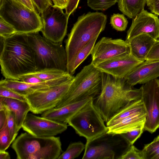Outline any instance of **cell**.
<instances>
[{"mask_svg":"<svg viewBox=\"0 0 159 159\" xmlns=\"http://www.w3.org/2000/svg\"><path fill=\"white\" fill-rule=\"evenodd\" d=\"M0 55L1 72L6 78L20 80L36 70L34 55L26 34L16 33L3 38Z\"/></svg>","mask_w":159,"mask_h":159,"instance_id":"6da1fadb","label":"cell"},{"mask_svg":"<svg viewBox=\"0 0 159 159\" xmlns=\"http://www.w3.org/2000/svg\"><path fill=\"white\" fill-rule=\"evenodd\" d=\"M102 88L93 103L106 123L131 101L140 99V89H133L124 78L101 72Z\"/></svg>","mask_w":159,"mask_h":159,"instance_id":"7a4b0ae2","label":"cell"},{"mask_svg":"<svg viewBox=\"0 0 159 159\" xmlns=\"http://www.w3.org/2000/svg\"><path fill=\"white\" fill-rule=\"evenodd\" d=\"M107 16L102 12H89L79 16L66 40V70L81 49L105 29Z\"/></svg>","mask_w":159,"mask_h":159,"instance_id":"3957f363","label":"cell"},{"mask_svg":"<svg viewBox=\"0 0 159 159\" xmlns=\"http://www.w3.org/2000/svg\"><path fill=\"white\" fill-rule=\"evenodd\" d=\"M17 159H57L62 152L59 137L22 133L13 142Z\"/></svg>","mask_w":159,"mask_h":159,"instance_id":"277c9868","label":"cell"},{"mask_svg":"<svg viewBox=\"0 0 159 159\" xmlns=\"http://www.w3.org/2000/svg\"><path fill=\"white\" fill-rule=\"evenodd\" d=\"M26 34L34 55L36 70L55 69L67 72L66 53L62 42L51 41L39 32Z\"/></svg>","mask_w":159,"mask_h":159,"instance_id":"5b68a950","label":"cell"},{"mask_svg":"<svg viewBox=\"0 0 159 159\" xmlns=\"http://www.w3.org/2000/svg\"><path fill=\"white\" fill-rule=\"evenodd\" d=\"M102 88L101 72L91 63L74 77L70 88L55 108L90 98H95Z\"/></svg>","mask_w":159,"mask_h":159,"instance_id":"8992f818","label":"cell"},{"mask_svg":"<svg viewBox=\"0 0 159 159\" xmlns=\"http://www.w3.org/2000/svg\"><path fill=\"white\" fill-rule=\"evenodd\" d=\"M0 17L11 25L17 33L39 32L43 27L37 11L31 10L15 0H0Z\"/></svg>","mask_w":159,"mask_h":159,"instance_id":"52a82bcc","label":"cell"},{"mask_svg":"<svg viewBox=\"0 0 159 159\" xmlns=\"http://www.w3.org/2000/svg\"><path fill=\"white\" fill-rule=\"evenodd\" d=\"M92 98L67 122L76 134L85 138L86 142L107 133L108 128Z\"/></svg>","mask_w":159,"mask_h":159,"instance_id":"ba28073f","label":"cell"},{"mask_svg":"<svg viewBox=\"0 0 159 159\" xmlns=\"http://www.w3.org/2000/svg\"><path fill=\"white\" fill-rule=\"evenodd\" d=\"M130 146L121 134L106 133L85 144L82 159H120Z\"/></svg>","mask_w":159,"mask_h":159,"instance_id":"9c48e42d","label":"cell"},{"mask_svg":"<svg viewBox=\"0 0 159 159\" xmlns=\"http://www.w3.org/2000/svg\"><path fill=\"white\" fill-rule=\"evenodd\" d=\"M74 76L61 84L36 91L25 96L30 111L35 114L55 108L68 92Z\"/></svg>","mask_w":159,"mask_h":159,"instance_id":"30bf717a","label":"cell"},{"mask_svg":"<svg viewBox=\"0 0 159 159\" xmlns=\"http://www.w3.org/2000/svg\"><path fill=\"white\" fill-rule=\"evenodd\" d=\"M43 36L55 43L62 41L66 35L69 16L63 9L51 6L41 14Z\"/></svg>","mask_w":159,"mask_h":159,"instance_id":"8fae6325","label":"cell"},{"mask_svg":"<svg viewBox=\"0 0 159 159\" xmlns=\"http://www.w3.org/2000/svg\"><path fill=\"white\" fill-rule=\"evenodd\" d=\"M141 100L146 112L144 130L151 133L159 128V84L156 78L140 87Z\"/></svg>","mask_w":159,"mask_h":159,"instance_id":"7c38bea8","label":"cell"},{"mask_svg":"<svg viewBox=\"0 0 159 159\" xmlns=\"http://www.w3.org/2000/svg\"><path fill=\"white\" fill-rule=\"evenodd\" d=\"M129 53V45L126 40L103 37L93 49L91 63L95 65L118 56Z\"/></svg>","mask_w":159,"mask_h":159,"instance_id":"4fadbf2b","label":"cell"},{"mask_svg":"<svg viewBox=\"0 0 159 159\" xmlns=\"http://www.w3.org/2000/svg\"><path fill=\"white\" fill-rule=\"evenodd\" d=\"M24 130L39 137L55 136L65 131L67 124L60 123L28 113L23 124Z\"/></svg>","mask_w":159,"mask_h":159,"instance_id":"5bb4252c","label":"cell"},{"mask_svg":"<svg viewBox=\"0 0 159 159\" xmlns=\"http://www.w3.org/2000/svg\"><path fill=\"white\" fill-rule=\"evenodd\" d=\"M147 34L159 40V18L158 16L144 9L133 19L127 32L126 41L138 35Z\"/></svg>","mask_w":159,"mask_h":159,"instance_id":"9a60e30c","label":"cell"},{"mask_svg":"<svg viewBox=\"0 0 159 159\" xmlns=\"http://www.w3.org/2000/svg\"><path fill=\"white\" fill-rule=\"evenodd\" d=\"M143 61L136 59L129 53L118 56L94 66L101 72L116 77L124 78Z\"/></svg>","mask_w":159,"mask_h":159,"instance_id":"2e32d148","label":"cell"},{"mask_svg":"<svg viewBox=\"0 0 159 159\" xmlns=\"http://www.w3.org/2000/svg\"><path fill=\"white\" fill-rule=\"evenodd\" d=\"M73 77L68 73L54 80L35 84H28L18 80L5 79L0 81V86L10 89L24 96L36 91L53 86L66 82Z\"/></svg>","mask_w":159,"mask_h":159,"instance_id":"e0dca14e","label":"cell"},{"mask_svg":"<svg viewBox=\"0 0 159 159\" xmlns=\"http://www.w3.org/2000/svg\"><path fill=\"white\" fill-rule=\"evenodd\" d=\"M159 77V60H146L127 74L124 78L133 87L137 84H144Z\"/></svg>","mask_w":159,"mask_h":159,"instance_id":"ac0fdd59","label":"cell"},{"mask_svg":"<svg viewBox=\"0 0 159 159\" xmlns=\"http://www.w3.org/2000/svg\"><path fill=\"white\" fill-rule=\"evenodd\" d=\"M91 98L72 103L59 108L51 109L42 113L41 116L57 122L67 124L69 119Z\"/></svg>","mask_w":159,"mask_h":159,"instance_id":"d6986e66","label":"cell"},{"mask_svg":"<svg viewBox=\"0 0 159 159\" xmlns=\"http://www.w3.org/2000/svg\"><path fill=\"white\" fill-rule=\"evenodd\" d=\"M156 40L147 34H142L126 41L129 45L130 54L136 59L144 61Z\"/></svg>","mask_w":159,"mask_h":159,"instance_id":"ffe728a7","label":"cell"},{"mask_svg":"<svg viewBox=\"0 0 159 159\" xmlns=\"http://www.w3.org/2000/svg\"><path fill=\"white\" fill-rule=\"evenodd\" d=\"M0 102L4 105L5 110H8L13 112L18 133L22 128L28 112L30 111L29 104L27 101L2 96H0Z\"/></svg>","mask_w":159,"mask_h":159,"instance_id":"44dd1931","label":"cell"},{"mask_svg":"<svg viewBox=\"0 0 159 159\" xmlns=\"http://www.w3.org/2000/svg\"><path fill=\"white\" fill-rule=\"evenodd\" d=\"M146 113L135 115L124 118L117 123L107 127L108 133L121 134L144 125Z\"/></svg>","mask_w":159,"mask_h":159,"instance_id":"7402d4cb","label":"cell"},{"mask_svg":"<svg viewBox=\"0 0 159 159\" xmlns=\"http://www.w3.org/2000/svg\"><path fill=\"white\" fill-rule=\"evenodd\" d=\"M144 113L146 112L141 99L131 101L107 122L106 126L109 127L126 118Z\"/></svg>","mask_w":159,"mask_h":159,"instance_id":"603a6c76","label":"cell"},{"mask_svg":"<svg viewBox=\"0 0 159 159\" xmlns=\"http://www.w3.org/2000/svg\"><path fill=\"white\" fill-rule=\"evenodd\" d=\"M146 0H118V9L130 19H133L144 9Z\"/></svg>","mask_w":159,"mask_h":159,"instance_id":"cb8c5ba5","label":"cell"},{"mask_svg":"<svg viewBox=\"0 0 159 159\" xmlns=\"http://www.w3.org/2000/svg\"><path fill=\"white\" fill-rule=\"evenodd\" d=\"M98 38H95L88 43L77 55L67 72L73 76L79 65L91 54Z\"/></svg>","mask_w":159,"mask_h":159,"instance_id":"d4e9b609","label":"cell"},{"mask_svg":"<svg viewBox=\"0 0 159 159\" xmlns=\"http://www.w3.org/2000/svg\"><path fill=\"white\" fill-rule=\"evenodd\" d=\"M68 73L67 72L60 70L50 69L36 70L28 74L36 76L44 81H47L59 78Z\"/></svg>","mask_w":159,"mask_h":159,"instance_id":"484cf974","label":"cell"},{"mask_svg":"<svg viewBox=\"0 0 159 159\" xmlns=\"http://www.w3.org/2000/svg\"><path fill=\"white\" fill-rule=\"evenodd\" d=\"M85 148V145L81 142L70 143L66 150L61 154L57 159H73L78 157Z\"/></svg>","mask_w":159,"mask_h":159,"instance_id":"4316f807","label":"cell"},{"mask_svg":"<svg viewBox=\"0 0 159 159\" xmlns=\"http://www.w3.org/2000/svg\"><path fill=\"white\" fill-rule=\"evenodd\" d=\"M142 151L144 159H159V139L156 137L150 143L145 145Z\"/></svg>","mask_w":159,"mask_h":159,"instance_id":"83f0119b","label":"cell"},{"mask_svg":"<svg viewBox=\"0 0 159 159\" xmlns=\"http://www.w3.org/2000/svg\"><path fill=\"white\" fill-rule=\"evenodd\" d=\"M128 23L123 14H113L110 18V24L114 29L118 31H125Z\"/></svg>","mask_w":159,"mask_h":159,"instance_id":"f1b7e54d","label":"cell"},{"mask_svg":"<svg viewBox=\"0 0 159 159\" xmlns=\"http://www.w3.org/2000/svg\"><path fill=\"white\" fill-rule=\"evenodd\" d=\"M118 0H87L88 6L91 9L104 11L117 2Z\"/></svg>","mask_w":159,"mask_h":159,"instance_id":"f546056e","label":"cell"},{"mask_svg":"<svg viewBox=\"0 0 159 159\" xmlns=\"http://www.w3.org/2000/svg\"><path fill=\"white\" fill-rule=\"evenodd\" d=\"M11 143L10 134L6 119L3 126L0 129V151H6Z\"/></svg>","mask_w":159,"mask_h":159,"instance_id":"4dcf8cb0","label":"cell"},{"mask_svg":"<svg viewBox=\"0 0 159 159\" xmlns=\"http://www.w3.org/2000/svg\"><path fill=\"white\" fill-rule=\"evenodd\" d=\"M4 111L6 115L7 125L10 133L12 143L15 139L18 134L15 118L12 111L7 109Z\"/></svg>","mask_w":159,"mask_h":159,"instance_id":"1f68e13d","label":"cell"},{"mask_svg":"<svg viewBox=\"0 0 159 159\" xmlns=\"http://www.w3.org/2000/svg\"><path fill=\"white\" fill-rule=\"evenodd\" d=\"M144 125L121 134L130 146L133 145L139 138L144 130Z\"/></svg>","mask_w":159,"mask_h":159,"instance_id":"d6a6232c","label":"cell"},{"mask_svg":"<svg viewBox=\"0 0 159 159\" xmlns=\"http://www.w3.org/2000/svg\"><path fill=\"white\" fill-rule=\"evenodd\" d=\"M120 159H144V157L142 150H139L133 145L129 147Z\"/></svg>","mask_w":159,"mask_h":159,"instance_id":"836d02e7","label":"cell"},{"mask_svg":"<svg viewBox=\"0 0 159 159\" xmlns=\"http://www.w3.org/2000/svg\"><path fill=\"white\" fill-rule=\"evenodd\" d=\"M16 32L10 24L0 17V36L3 38L11 36Z\"/></svg>","mask_w":159,"mask_h":159,"instance_id":"e575fe53","label":"cell"},{"mask_svg":"<svg viewBox=\"0 0 159 159\" xmlns=\"http://www.w3.org/2000/svg\"><path fill=\"white\" fill-rule=\"evenodd\" d=\"M0 96L27 101L25 96L21 95L12 90L0 86Z\"/></svg>","mask_w":159,"mask_h":159,"instance_id":"d590c367","label":"cell"},{"mask_svg":"<svg viewBox=\"0 0 159 159\" xmlns=\"http://www.w3.org/2000/svg\"><path fill=\"white\" fill-rule=\"evenodd\" d=\"M39 14L53 5L51 0H32Z\"/></svg>","mask_w":159,"mask_h":159,"instance_id":"8d00e7d4","label":"cell"},{"mask_svg":"<svg viewBox=\"0 0 159 159\" xmlns=\"http://www.w3.org/2000/svg\"><path fill=\"white\" fill-rule=\"evenodd\" d=\"M146 60H159V40H156L148 53Z\"/></svg>","mask_w":159,"mask_h":159,"instance_id":"74e56055","label":"cell"},{"mask_svg":"<svg viewBox=\"0 0 159 159\" xmlns=\"http://www.w3.org/2000/svg\"><path fill=\"white\" fill-rule=\"evenodd\" d=\"M19 80L25 83L31 84L39 83L46 81L36 76L29 74L22 76Z\"/></svg>","mask_w":159,"mask_h":159,"instance_id":"f35d334b","label":"cell"},{"mask_svg":"<svg viewBox=\"0 0 159 159\" xmlns=\"http://www.w3.org/2000/svg\"><path fill=\"white\" fill-rule=\"evenodd\" d=\"M146 4L152 13L159 16V0H146Z\"/></svg>","mask_w":159,"mask_h":159,"instance_id":"ab89813d","label":"cell"},{"mask_svg":"<svg viewBox=\"0 0 159 159\" xmlns=\"http://www.w3.org/2000/svg\"><path fill=\"white\" fill-rule=\"evenodd\" d=\"M79 1L80 0H70L67 6L65 9L66 13L70 16L77 8Z\"/></svg>","mask_w":159,"mask_h":159,"instance_id":"60d3db41","label":"cell"},{"mask_svg":"<svg viewBox=\"0 0 159 159\" xmlns=\"http://www.w3.org/2000/svg\"><path fill=\"white\" fill-rule=\"evenodd\" d=\"M53 3V6L62 9H65L67 6L70 0H51Z\"/></svg>","mask_w":159,"mask_h":159,"instance_id":"b9f144b4","label":"cell"},{"mask_svg":"<svg viewBox=\"0 0 159 159\" xmlns=\"http://www.w3.org/2000/svg\"><path fill=\"white\" fill-rule=\"evenodd\" d=\"M30 9L33 11H37V9L32 0H15Z\"/></svg>","mask_w":159,"mask_h":159,"instance_id":"7bdbcfd3","label":"cell"},{"mask_svg":"<svg viewBox=\"0 0 159 159\" xmlns=\"http://www.w3.org/2000/svg\"><path fill=\"white\" fill-rule=\"evenodd\" d=\"M6 119V115L5 111H0V129L3 126Z\"/></svg>","mask_w":159,"mask_h":159,"instance_id":"ee69618b","label":"cell"},{"mask_svg":"<svg viewBox=\"0 0 159 159\" xmlns=\"http://www.w3.org/2000/svg\"><path fill=\"white\" fill-rule=\"evenodd\" d=\"M10 155L5 151H0V159H10Z\"/></svg>","mask_w":159,"mask_h":159,"instance_id":"f6af8a7d","label":"cell"},{"mask_svg":"<svg viewBox=\"0 0 159 159\" xmlns=\"http://www.w3.org/2000/svg\"><path fill=\"white\" fill-rule=\"evenodd\" d=\"M5 108L4 105L1 102H0V111L4 110Z\"/></svg>","mask_w":159,"mask_h":159,"instance_id":"bcb514c9","label":"cell"},{"mask_svg":"<svg viewBox=\"0 0 159 159\" xmlns=\"http://www.w3.org/2000/svg\"><path fill=\"white\" fill-rule=\"evenodd\" d=\"M157 138L159 139V135L157 137Z\"/></svg>","mask_w":159,"mask_h":159,"instance_id":"7dc6e473","label":"cell"},{"mask_svg":"<svg viewBox=\"0 0 159 159\" xmlns=\"http://www.w3.org/2000/svg\"><path fill=\"white\" fill-rule=\"evenodd\" d=\"M158 84H159V80H158Z\"/></svg>","mask_w":159,"mask_h":159,"instance_id":"c3c4849f","label":"cell"}]
</instances>
